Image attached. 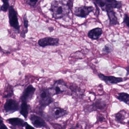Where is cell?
<instances>
[{"mask_svg": "<svg viewBox=\"0 0 129 129\" xmlns=\"http://www.w3.org/2000/svg\"><path fill=\"white\" fill-rule=\"evenodd\" d=\"M50 10L52 13V16L55 19L62 18L68 12V7L64 3L58 1L52 2Z\"/></svg>", "mask_w": 129, "mask_h": 129, "instance_id": "obj_1", "label": "cell"}, {"mask_svg": "<svg viewBox=\"0 0 129 129\" xmlns=\"http://www.w3.org/2000/svg\"><path fill=\"white\" fill-rule=\"evenodd\" d=\"M49 89L42 88L39 89L38 98L41 107L45 108L50 105L53 101Z\"/></svg>", "mask_w": 129, "mask_h": 129, "instance_id": "obj_2", "label": "cell"}, {"mask_svg": "<svg viewBox=\"0 0 129 129\" xmlns=\"http://www.w3.org/2000/svg\"><path fill=\"white\" fill-rule=\"evenodd\" d=\"M67 88V85L64 81L62 80H59L55 82L49 90L52 96H53L64 92Z\"/></svg>", "mask_w": 129, "mask_h": 129, "instance_id": "obj_3", "label": "cell"}, {"mask_svg": "<svg viewBox=\"0 0 129 129\" xmlns=\"http://www.w3.org/2000/svg\"><path fill=\"white\" fill-rule=\"evenodd\" d=\"M9 23L11 27L19 31L20 26L19 24L17 14L13 6L10 7L9 9Z\"/></svg>", "mask_w": 129, "mask_h": 129, "instance_id": "obj_4", "label": "cell"}, {"mask_svg": "<svg viewBox=\"0 0 129 129\" xmlns=\"http://www.w3.org/2000/svg\"><path fill=\"white\" fill-rule=\"evenodd\" d=\"M94 10V8L92 6H81L75 8L74 13L77 16L86 18Z\"/></svg>", "mask_w": 129, "mask_h": 129, "instance_id": "obj_5", "label": "cell"}, {"mask_svg": "<svg viewBox=\"0 0 129 129\" xmlns=\"http://www.w3.org/2000/svg\"><path fill=\"white\" fill-rule=\"evenodd\" d=\"M36 89L32 85L27 86L23 91L20 100L22 102L27 103L31 100L33 98Z\"/></svg>", "mask_w": 129, "mask_h": 129, "instance_id": "obj_6", "label": "cell"}, {"mask_svg": "<svg viewBox=\"0 0 129 129\" xmlns=\"http://www.w3.org/2000/svg\"><path fill=\"white\" fill-rule=\"evenodd\" d=\"M4 108L7 113H11L19 110V105L18 102L16 100L8 99L5 104Z\"/></svg>", "mask_w": 129, "mask_h": 129, "instance_id": "obj_7", "label": "cell"}, {"mask_svg": "<svg viewBox=\"0 0 129 129\" xmlns=\"http://www.w3.org/2000/svg\"><path fill=\"white\" fill-rule=\"evenodd\" d=\"M59 39L57 38L46 37L39 39L38 44L40 47H45L48 46H57L59 44Z\"/></svg>", "mask_w": 129, "mask_h": 129, "instance_id": "obj_8", "label": "cell"}, {"mask_svg": "<svg viewBox=\"0 0 129 129\" xmlns=\"http://www.w3.org/2000/svg\"><path fill=\"white\" fill-rule=\"evenodd\" d=\"M99 77L106 84L108 85L117 84L123 82V79L121 77H117L113 76H106L102 74H99Z\"/></svg>", "mask_w": 129, "mask_h": 129, "instance_id": "obj_9", "label": "cell"}, {"mask_svg": "<svg viewBox=\"0 0 129 129\" xmlns=\"http://www.w3.org/2000/svg\"><path fill=\"white\" fill-rule=\"evenodd\" d=\"M29 119L35 127L42 128L46 126L45 120L41 117L35 114H31L29 116Z\"/></svg>", "mask_w": 129, "mask_h": 129, "instance_id": "obj_10", "label": "cell"}, {"mask_svg": "<svg viewBox=\"0 0 129 129\" xmlns=\"http://www.w3.org/2000/svg\"><path fill=\"white\" fill-rule=\"evenodd\" d=\"M105 3V7L104 10L107 12L113 10L114 8H119L122 6L121 2L116 0H104Z\"/></svg>", "mask_w": 129, "mask_h": 129, "instance_id": "obj_11", "label": "cell"}, {"mask_svg": "<svg viewBox=\"0 0 129 129\" xmlns=\"http://www.w3.org/2000/svg\"><path fill=\"white\" fill-rule=\"evenodd\" d=\"M67 114V111L64 109L59 107L53 108L50 110L51 118L54 119H58L63 116Z\"/></svg>", "mask_w": 129, "mask_h": 129, "instance_id": "obj_12", "label": "cell"}, {"mask_svg": "<svg viewBox=\"0 0 129 129\" xmlns=\"http://www.w3.org/2000/svg\"><path fill=\"white\" fill-rule=\"evenodd\" d=\"M103 33L102 28H96L90 30L88 33V36L92 40H98L100 38Z\"/></svg>", "mask_w": 129, "mask_h": 129, "instance_id": "obj_13", "label": "cell"}, {"mask_svg": "<svg viewBox=\"0 0 129 129\" xmlns=\"http://www.w3.org/2000/svg\"><path fill=\"white\" fill-rule=\"evenodd\" d=\"M7 121L10 124L14 127H25L26 123L23 120L19 118H10Z\"/></svg>", "mask_w": 129, "mask_h": 129, "instance_id": "obj_14", "label": "cell"}, {"mask_svg": "<svg viewBox=\"0 0 129 129\" xmlns=\"http://www.w3.org/2000/svg\"><path fill=\"white\" fill-rule=\"evenodd\" d=\"M29 106L27 103L22 102L20 106V113L22 116L24 117L25 119H27L28 114Z\"/></svg>", "mask_w": 129, "mask_h": 129, "instance_id": "obj_15", "label": "cell"}, {"mask_svg": "<svg viewBox=\"0 0 129 129\" xmlns=\"http://www.w3.org/2000/svg\"><path fill=\"white\" fill-rule=\"evenodd\" d=\"M108 16L110 21V23L112 25H116L119 24L117 18L115 15V13L113 10L107 12Z\"/></svg>", "mask_w": 129, "mask_h": 129, "instance_id": "obj_16", "label": "cell"}, {"mask_svg": "<svg viewBox=\"0 0 129 129\" xmlns=\"http://www.w3.org/2000/svg\"><path fill=\"white\" fill-rule=\"evenodd\" d=\"M117 99L127 105L129 104V94L125 92H121L118 94Z\"/></svg>", "mask_w": 129, "mask_h": 129, "instance_id": "obj_17", "label": "cell"}, {"mask_svg": "<svg viewBox=\"0 0 129 129\" xmlns=\"http://www.w3.org/2000/svg\"><path fill=\"white\" fill-rule=\"evenodd\" d=\"M13 94V89L11 86H9L6 88L5 91V94L4 97V98H8L11 97Z\"/></svg>", "mask_w": 129, "mask_h": 129, "instance_id": "obj_18", "label": "cell"}, {"mask_svg": "<svg viewBox=\"0 0 129 129\" xmlns=\"http://www.w3.org/2000/svg\"><path fill=\"white\" fill-rule=\"evenodd\" d=\"M125 113L124 111H121L116 114L115 117L116 120L119 122L122 123L125 119Z\"/></svg>", "mask_w": 129, "mask_h": 129, "instance_id": "obj_19", "label": "cell"}, {"mask_svg": "<svg viewBox=\"0 0 129 129\" xmlns=\"http://www.w3.org/2000/svg\"><path fill=\"white\" fill-rule=\"evenodd\" d=\"M113 51V46L110 44H107L103 48L102 51L103 53L105 54H108L111 53Z\"/></svg>", "mask_w": 129, "mask_h": 129, "instance_id": "obj_20", "label": "cell"}, {"mask_svg": "<svg viewBox=\"0 0 129 129\" xmlns=\"http://www.w3.org/2000/svg\"><path fill=\"white\" fill-rule=\"evenodd\" d=\"M3 5L1 7V10L4 12H7L9 7V1L8 0H2Z\"/></svg>", "mask_w": 129, "mask_h": 129, "instance_id": "obj_21", "label": "cell"}, {"mask_svg": "<svg viewBox=\"0 0 129 129\" xmlns=\"http://www.w3.org/2000/svg\"><path fill=\"white\" fill-rule=\"evenodd\" d=\"M95 3L104 10L105 7V3L104 0H94Z\"/></svg>", "mask_w": 129, "mask_h": 129, "instance_id": "obj_22", "label": "cell"}, {"mask_svg": "<svg viewBox=\"0 0 129 129\" xmlns=\"http://www.w3.org/2000/svg\"><path fill=\"white\" fill-rule=\"evenodd\" d=\"M23 25L24 27L26 30H28V21L27 19L26 14H25L23 18Z\"/></svg>", "mask_w": 129, "mask_h": 129, "instance_id": "obj_23", "label": "cell"}, {"mask_svg": "<svg viewBox=\"0 0 129 129\" xmlns=\"http://www.w3.org/2000/svg\"><path fill=\"white\" fill-rule=\"evenodd\" d=\"M39 0H26V3L31 7H35Z\"/></svg>", "mask_w": 129, "mask_h": 129, "instance_id": "obj_24", "label": "cell"}, {"mask_svg": "<svg viewBox=\"0 0 129 129\" xmlns=\"http://www.w3.org/2000/svg\"><path fill=\"white\" fill-rule=\"evenodd\" d=\"M0 129H8L3 122L2 118L0 116Z\"/></svg>", "mask_w": 129, "mask_h": 129, "instance_id": "obj_25", "label": "cell"}, {"mask_svg": "<svg viewBox=\"0 0 129 129\" xmlns=\"http://www.w3.org/2000/svg\"><path fill=\"white\" fill-rule=\"evenodd\" d=\"M123 22L126 24L128 27H129V16L125 14L123 19Z\"/></svg>", "mask_w": 129, "mask_h": 129, "instance_id": "obj_26", "label": "cell"}, {"mask_svg": "<svg viewBox=\"0 0 129 129\" xmlns=\"http://www.w3.org/2000/svg\"><path fill=\"white\" fill-rule=\"evenodd\" d=\"M26 129H36L34 127L30 125H29L27 122L26 123L25 126Z\"/></svg>", "mask_w": 129, "mask_h": 129, "instance_id": "obj_27", "label": "cell"}, {"mask_svg": "<svg viewBox=\"0 0 129 129\" xmlns=\"http://www.w3.org/2000/svg\"><path fill=\"white\" fill-rule=\"evenodd\" d=\"M125 69L126 70V71H127L126 74V76H128L129 74V65L127 66V67Z\"/></svg>", "mask_w": 129, "mask_h": 129, "instance_id": "obj_28", "label": "cell"}, {"mask_svg": "<svg viewBox=\"0 0 129 129\" xmlns=\"http://www.w3.org/2000/svg\"><path fill=\"white\" fill-rule=\"evenodd\" d=\"M128 125H129V120L128 121Z\"/></svg>", "mask_w": 129, "mask_h": 129, "instance_id": "obj_29", "label": "cell"}, {"mask_svg": "<svg viewBox=\"0 0 129 129\" xmlns=\"http://www.w3.org/2000/svg\"></svg>", "mask_w": 129, "mask_h": 129, "instance_id": "obj_30", "label": "cell"}]
</instances>
